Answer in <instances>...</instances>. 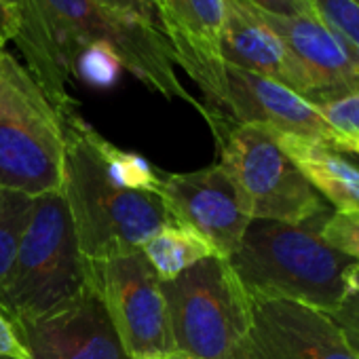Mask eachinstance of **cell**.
<instances>
[{"instance_id": "1", "label": "cell", "mask_w": 359, "mask_h": 359, "mask_svg": "<svg viewBox=\"0 0 359 359\" xmlns=\"http://www.w3.org/2000/svg\"><path fill=\"white\" fill-rule=\"evenodd\" d=\"M60 121L66 142L62 193L81 252L89 260H108L142 250L173 222L158 191L161 177L142 156L104 140L79 108Z\"/></svg>"}, {"instance_id": "2", "label": "cell", "mask_w": 359, "mask_h": 359, "mask_svg": "<svg viewBox=\"0 0 359 359\" xmlns=\"http://www.w3.org/2000/svg\"><path fill=\"white\" fill-rule=\"evenodd\" d=\"M330 214L298 224L252 220L229 258L243 290L250 296L287 298L325 313L336 309L359 262L321 237Z\"/></svg>"}, {"instance_id": "3", "label": "cell", "mask_w": 359, "mask_h": 359, "mask_svg": "<svg viewBox=\"0 0 359 359\" xmlns=\"http://www.w3.org/2000/svg\"><path fill=\"white\" fill-rule=\"evenodd\" d=\"M89 281L91 260L81 252L62 189L32 197L18 258L0 285V309L9 319L39 315L76 296Z\"/></svg>"}, {"instance_id": "4", "label": "cell", "mask_w": 359, "mask_h": 359, "mask_svg": "<svg viewBox=\"0 0 359 359\" xmlns=\"http://www.w3.org/2000/svg\"><path fill=\"white\" fill-rule=\"evenodd\" d=\"M43 5L70 74L83 47L106 45L116 53L123 70L133 74L150 91L191 104L203 116V104L177 79L175 57L163 32L133 18L118 15L95 0H43Z\"/></svg>"}, {"instance_id": "5", "label": "cell", "mask_w": 359, "mask_h": 359, "mask_svg": "<svg viewBox=\"0 0 359 359\" xmlns=\"http://www.w3.org/2000/svg\"><path fill=\"white\" fill-rule=\"evenodd\" d=\"M175 353L195 359H233L245 338L250 296L229 258L214 254L182 275L161 281Z\"/></svg>"}, {"instance_id": "6", "label": "cell", "mask_w": 359, "mask_h": 359, "mask_svg": "<svg viewBox=\"0 0 359 359\" xmlns=\"http://www.w3.org/2000/svg\"><path fill=\"white\" fill-rule=\"evenodd\" d=\"M216 142L218 163L235 180L252 220L298 224L332 212L285 154L275 131L260 125H233Z\"/></svg>"}, {"instance_id": "7", "label": "cell", "mask_w": 359, "mask_h": 359, "mask_svg": "<svg viewBox=\"0 0 359 359\" xmlns=\"http://www.w3.org/2000/svg\"><path fill=\"white\" fill-rule=\"evenodd\" d=\"M64 154L60 114L18 62L0 106V189L28 197L60 191Z\"/></svg>"}, {"instance_id": "8", "label": "cell", "mask_w": 359, "mask_h": 359, "mask_svg": "<svg viewBox=\"0 0 359 359\" xmlns=\"http://www.w3.org/2000/svg\"><path fill=\"white\" fill-rule=\"evenodd\" d=\"M91 275L131 357L175 353L161 279L142 250L91 260Z\"/></svg>"}, {"instance_id": "9", "label": "cell", "mask_w": 359, "mask_h": 359, "mask_svg": "<svg viewBox=\"0 0 359 359\" xmlns=\"http://www.w3.org/2000/svg\"><path fill=\"white\" fill-rule=\"evenodd\" d=\"M11 323L30 359H131L93 275L76 296Z\"/></svg>"}, {"instance_id": "10", "label": "cell", "mask_w": 359, "mask_h": 359, "mask_svg": "<svg viewBox=\"0 0 359 359\" xmlns=\"http://www.w3.org/2000/svg\"><path fill=\"white\" fill-rule=\"evenodd\" d=\"M250 311L233 359H359L325 311L269 296H250Z\"/></svg>"}, {"instance_id": "11", "label": "cell", "mask_w": 359, "mask_h": 359, "mask_svg": "<svg viewBox=\"0 0 359 359\" xmlns=\"http://www.w3.org/2000/svg\"><path fill=\"white\" fill-rule=\"evenodd\" d=\"M158 191L175 222L197 231L224 258L237 252L252 216L235 180L220 163L199 171L165 175Z\"/></svg>"}, {"instance_id": "12", "label": "cell", "mask_w": 359, "mask_h": 359, "mask_svg": "<svg viewBox=\"0 0 359 359\" xmlns=\"http://www.w3.org/2000/svg\"><path fill=\"white\" fill-rule=\"evenodd\" d=\"M258 13L300 66L306 83V102L319 108L359 93V57L319 18Z\"/></svg>"}, {"instance_id": "13", "label": "cell", "mask_w": 359, "mask_h": 359, "mask_svg": "<svg viewBox=\"0 0 359 359\" xmlns=\"http://www.w3.org/2000/svg\"><path fill=\"white\" fill-rule=\"evenodd\" d=\"M224 3L226 13L218 41L220 60L239 70L281 83L300 97H306V83L300 66L260 13L245 0Z\"/></svg>"}, {"instance_id": "14", "label": "cell", "mask_w": 359, "mask_h": 359, "mask_svg": "<svg viewBox=\"0 0 359 359\" xmlns=\"http://www.w3.org/2000/svg\"><path fill=\"white\" fill-rule=\"evenodd\" d=\"M3 3L15 13L20 22V30L13 43L20 47L26 70L43 89L45 97L51 102L57 114L76 108V102L68 93V81L72 74L66 68L51 34L43 0H3Z\"/></svg>"}, {"instance_id": "15", "label": "cell", "mask_w": 359, "mask_h": 359, "mask_svg": "<svg viewBox=\"0 0 359 359\" xmlns=\"http://www.w3.org/2000/svg\"><path fill=\"white\" fill-rule=\"evenodd\" d=\"M285 154L294 161L309 184L336 208V212L359 214V167L327 142L275 133Z\"/></svg>"}, {"instance_id": "16", "label": "cell", "mask_w": 359, "mask_h": 359, "mask_svg": "<svg viewBox=\"0 0 359 359\" xmlns=\"http://www.w3.org/2000/svg\"><path fill=\"white\" fill-rule=\"evenodd\" d=\"M161 32L171 47H193L218 53L220 30L224 24V0H152Z\"/></svg>"}, {"instance_id": "17", "label": "cell", "mask_w": 359, "mask_h": 359, "mask_svg": "<svg viewBox=\"0 0 359 359\" xmlns=\"http://www.w3.org/2000/svg\"><path fill=\"white\" fill-rule=\"evenodd\" d=\"M142 254L146 256L158 279L169 281L182 275L199 260L214 256L216 250L197 231L173 220L142 245Z\"/></svg>"}, {"instance_id": "18", "label": "cell", "mask_w": 359, "mask_h": 359, "mask_svg": "<svg viewBox=\"0 0 359 359\" xmlns=\"http://www.w3.org/2000/svg\"><path fill=\"white\" fill-rule=\"evenodd\" d=\"M30 210L32 197L18 191L0 189V285L9 277L18 258Z\"/></svg>"}, {"instance_id": "19", "label": "cell", "mask_w": 359, "mask_h": 359, "mask_svg": "<svg viewBox=\"0 0 359 359\" xmlns=\"http://www.w3.org/2000/svg\"><path fill=\"white\" fill-rule=\"evenodd\" d=\"M121 72H123L121 60L106 45L83 47L72 66V76H79L87 85L97 87V89L112 87L118 81Z\"/></svg>"}, {"instance_id": "20", "label": "cell", "mask_w": 359, "mask_h": 359, "mask_svg": "<svg viewBox=\"0 0 359 359\" xmlns=\"http://www.w3.org/2000/svg\"><path fill=\"white\" fill-rule=\"evenodd\" d=\"M315 15L359 57V5L353 0H309Z\"/></svg>"}, {"instance_id": "21", "label": "cell", "mask_w": 359, "mask_h": 359, "mask_svg": "<svg viewBox=\"0 0 359 359\" xmlns=\"http://www.w3.org/2000/svg\"><path fill=\"white\" fill-rule=\"evenodd\" d=\"M327 315L340 330L351 351L359 355V266L351 273L342 300Z\"/></svg>"}, {"instance_id": "22", "label": "cell", "mask_w": 359, "mask_h": 359, "mask_svg": "<svg viewBox=\"0 0 359 359\" xmlns=\"http://www.w3.org/2000/svg\"><path fill=\"white\" fill-rule=\"evenodd\" d=\"M321 237L332 248L359 262V214L332 212L321 226Z\"/></svg>"}, {"instance_id": "23", "label": "cell", "mask_w": 359, "mask_h": 359, "mask_svg": "<svg viewBox=\"0 0 359 359\" xmlns=\"http://www.w3.org/2000/svg\"><path fill=\"white\" fill-rule=\"evenodd\" d=\"M319 112L338 135L359 133V93L323 104L319 106Z\"/></svg>"}, {"instance_id": "24", "label": "cell", "mask_w": 359, "mask_h": 359, "mask_svg": "<svg viewBox=\"0 0 359 359\" xmlns=\"http://www.w3.org/2000/svg\"><path fill=\"white\" fill-rule=\"evenodd\" d=\"M102 7L125 15V18H133L137 22H144L152 28H156L161 32V24H158V15L154 9L152 0H95Z\"/></svg>"}, {"instance_id": "25", "label": "cell", "mask_w": 359, "mask_h": 359, "mask_svg": "<svg viewBox=\"0 0 359 359\" xmlns=\"http://www.w3.org/2000/svg\"><path fill=\"white\" fill-rule=\"evenodd\" d=\"M245 3L275 18H317L309 0H245Z\"/></svg>"}, {"instance_id": "26", "label": "cell", "mask_w": 359, "mask_h": 359, "mask_svg": "<svg viewBox=\"0 0 359 359\" xmlns=\"http://www.w3.org/2000/svg\"><path fill=\"white\" fill-rule=\"evenodd\" d=\"M0 357H9V359H30L24 346L18 340L15 327L7 313L0 309Z\"/></svg>"}, {"instance_id": "27", "label": "cell", "mask_w": 359, "mask_h": 359, "mask_svg": "<svg viewBox=\"0 0 359 359\" xmlns=\"http://www.w3.org/2000/svg\"><path fill=\"white\" fill-rule=\"evenodd\" d=\"M18 30H20V22H18L15 13L0 0V53L5 51V47L11 41H15Z\"/></svg>"}, {"instance_id": "28", "label": "cell", "mask_w": 359, "mask_h": 359, "mask_svg": "<svg viewBox=\"0 0 359 359\" xmlns=\"http://www.w3.org/2000/svg\"><path fill=\"white\" fill-rule=\"evenodd\" d=\"M15 64H18V60L11 53H7V51L0 53V106H3V100L7 95V87H9L11 72H13Z\"/></svg>"}, {"instance_id": "29", "label": "cell", "mask_w": 359, "mask_h": 359, "mask_svg": "<svg viewBox=\"0 0 359 359\" xmlns=\"http://www.w3.org/2000/svg\"><path fill=\"white\" fill-rule=\"evenodd\" d=\"M332 148L340 150V152H351V154H359V133H348V135H338L332 144Z\"/></svg>"}, {"instance_id": "30", "label": "cell", "mask_w": 359, "mask_h": 359, "mask_svg": "<svg viewBox=\"0 0 359 359\" xmlns=\"http://www.w3.org/2000/svg\"><path fill=\"white\" fill-rule=\"evenodd\" d=\"M131 359H169V355H142V357H131Z\"/></svg>"}, {"instance_id": "31", "label": "cell", "mask_w": 359, "mask_h": 359, "mask_svg": "<svg viewBox=\"0 0 359 359\" xmlns=\"http://www.w3.org/2000/svg\"><path fill=\"white\" fill-rule=\"evenodd\" d=\"M169 359H195V357H189V355H182V353H171Z\"/></svg>"}, {"instance_id": "32", "label": "cell", "mask_w": 359, "mask_h": 359, "mask_svg": "<svg viewBox=\"0 0 359 359\" xmlns=\"http://www.w3.org/2000/svg\"><path fill=\"white\" fill-rule=\"evenodd\" d=\"M353 3H355V5H359V0H353Z\"/></svg>"}, {"instance_id": "33", "label": "cell", "mask_w": 359, "mask_h": 359, "mask_svg": "<svg viewBox=\"0 0 359 359\" xmlns=\"http://www.w3.org/2000/svg\"><path fill=\"white\" fill-rule=\"evenodd\" d=\"M0 359H9V357H0Z\"/></svg>"}]
</instances>
